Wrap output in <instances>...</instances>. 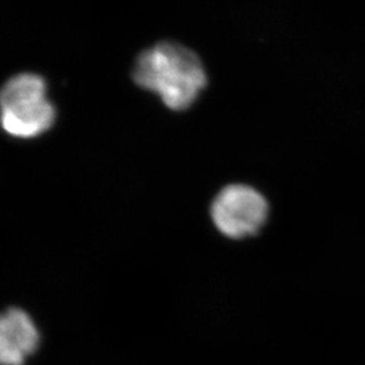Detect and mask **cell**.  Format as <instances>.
Wrapping results in <instances>:
<instances>
[{
  "mask_svg": "<svg viewBox=\"0 0 365 365\" xmlns=\"http://www.w3.org/2000/svg\"><path fill=\"white\" fill-rule=\"evenodd\" d=\"M133 80L153 92L173 111L195 103L207 86V73L194 51L178 42H158L141 53L133 68Z\"/></svg>",
  "mask_w": 365,
  "mask_h": 365,
  "instance_id": "6da1fadb",
  "label": "cell"
},
{
  "mask_svg": "<svg viewBox=\"0 0 365 365\" xmlns=\"http://www.w3.org/2000/svg\"><path fill=\"white\" fill-rule=\"evenodd\" d=\"M268 202L257 190L232 184L215 196L211 218L222 235L241 240L260 232L268 217Z\"/></svg>",
  "mask_w": 365,
  "mask_h": 365,
  "instance_id": "3957f363",
  "label": "cell"
},
{
  "mask_svg": "<svg viewBox=\"0 0 365 365\" xmlns=\"http://www.w3.org/2000/svg\"><path fill=\"white\" fill-rule=\"evenodd\" d=\"M41 344L38 327L27 312L10 307L0 313V365H25Z\"/></svg>",
  "mask_w": 365,
  "mask_h": 365,
  "instance_id": "277c9868",
  "label": "cell"
},
{
  "mask_svg": "<svg viewBox=\"0 0 365 365\" xmlns=\"http://www.w3.org/2000/svg\"><path fill=\"white\" fill-rule=\"evenodd\" d=\"M57 110L48 96L46 80L37 73H19L0 88V126L14 138L30 140L48 133Z\"/></svg>",
  "mask_w": 365,
  "mask_h": 365,
  "instance_id": "7a4b0ae2",
  "label": "cell"
}]
</instances>
